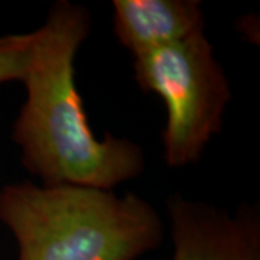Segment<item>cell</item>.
Returning a JSON list of instances; mask_svg holds the SVG:
<instances>
[{
	"instance_id": "6da1fadb",
	"label": "cell",
	"mask_w": 260,
	"mask_h": 260,
	"mask_svg": "<svg viewBox=\"0 0 260 260\" xmlns=\"http://www.w3.org/2000/svg\"><path fill=\"white\" fill-rule=\"evenodd\" d=\"M91 30L88 10L59 0L34 30L22 83L26 100L12 130L22 164L42 185L113 189L138 178L145 153L136 142L110 133L97 139L75 84V56Z\"/></svg>"
},
{
	"instance_id": "5b68a950",
	"label": "cell",
	"mask_w": 260,
	"mask_h": 260,
	"mask_svg": "<svg viewBox=\"0 0 260 260\" xmlns=\"http://www.w3.org/2000/svg\"><path fill=\"white\" fill-rule=\"evenodd\" d=\"M197 0H114L113 29L133 56L205 32Z\"/></svg>"
},
{
	"instance_id": "3957f363",
	"label": "cell",
	"mask_w": 260,
	"mask_h": 260,
	"mask_svg": "<svg viewBox=\"0 0 260 260\" xmlns=\"http://www.w3.org/2000/svg\"><path fill=\"white\" fill-rule=\"evenodd\" d=\"M136 83L158 94L167 107L162 130L168 167L198 162L221 130L232 87L205 32L133 56Z\"/></svg>"
},
{
	"instance_id": "277c9868",
	"label": "cell",
	"mask_w": 260,
	"mask_h": 260,
	"mask_svg": "<svg viewBox=\"0 0 260 260\" xmlns=\"http://www.w3.org/2000/svg\"><path fill=\"white\" fill-rule=\"evenodd\" d=\"M171 260H260V217L242 205L234 214L174 195L168 201Z\"/></svg>"
},
{
	"instance_id": "7a4b0ae2",
	"label": "cell",
	"mask_w": 260,
	"mask_h": 260,
	"mask_svg": "<svg viewBox=\"0 0 260 260\" xmlns=\"http://www.w3.org/2000/svg\"><path fill=\"white\" fill-rule=\"evenodd\" d=\"M0 221L18 242V260H138L164 240L149 201L95 186H3Z\"/></svg>"
},
{
	"instance_id": "8992f818",
	"label": "cell",
	"mask_w": 260,
	"mask_h": 260,
	"mask_svg": "<svg viewBox=\"0 0 260 260\" xmlns=\"http://www.w3.org/2000/svg\"><path fill=\"white\" fill-rule=\"evenodd\" d=\"M34 32L0 37V84L22 81L29 67Z\"/></svg>"
}]
</instances>
